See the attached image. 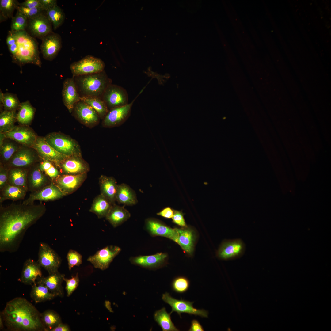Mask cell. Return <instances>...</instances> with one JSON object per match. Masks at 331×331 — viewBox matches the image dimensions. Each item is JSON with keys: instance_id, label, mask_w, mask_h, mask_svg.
Returning a JSON list of instances; mask_svg holds the SVG:
<instances>
[{"instance_id": "6da1fadb", "label": "cell", "mask_w": 331, "mask_h": 331, "mask_svg": "<svg viewBox=\"0 0 331 331\" xmlns=\"http://www.w3.org/2000/svg\"><path fill=\"white\" fill-rule=\"evenodd\" d=\"M46 206L41 204L12 203L0 208V251H17L27 230L45 214Z\"/></svg>"}, {"instance_id": "7a4b0ae2", "label": "cell", "mask_w": 331, "mask_h": 331, "mask_svg": "<svg viewBox=\"0 0 331 331\" xmlns=\"http://www.w3.org/2000/svg\"><path fill=\"white\" fill-rule=\"evenodd\" d=\"M1 314L5 326L10 330L44 331L41 313L24 298L16 297L7 302Z\"/></svg>"}, {"instance_id": "3957f363", "label": "cell", "mask_w": 331, "mask_h": 331, "mask_svg": "<svg viewBox=\"0 0 331 331\" xmlns=\"http://www.w3.org/2000/svg\"><path fill=\"white\" fill-rule=\"evenodd\" d=\"M80 98H101L107 87L112 83L105 71L98 73L73 77Z\"/></svg>"}, {"instance_id": "277c9868", "label": "cell", "mask_w": 331, "mask_h": 331, "mask_svg": "<svg viewBox=\"0 0 331 331\" xmlns=\"http://www.w3.org/2000/svg\"><path fill=\"white\" fill-rule=\"evenodd\" d=\"M46 141L58 152L68 157L81 156L80 146L75 140L57 133H51L44 138Z\"/></svg>"}, {"instance_id": "5b68a950", "label": "cell", "mask_w": 331, "mask_h": 331, "mask_svg": "<svg viewBox=\"0 0 331 331\" xmlns=\"http://www.w3.org/2000/svg\"><path fill=\"white\" fill-rule=\"evenodd\" d=\"M105 64L100 59L88 55L72 63L70 69L73 77L93 74L104 70Z\"/></svg>"}, {"instance_id": "8992f818", "label": "cell", "mask_w": 331, "mask_h": 331, "mask_svg": "<svg viewBox=\"0 0 331 331\" xmlns=\"http://www.w3.org/2000/svg\"><path fill=\"white\" fill-rule=\"evenodd\" d=\"M37 262L50 274L58 271L61 259L48 244L41 242L39 245Z\"/></svg>"}, {"instance_id": "52a82bcc", "label": "cell", "mask_w": 331, "mask_h": 331, "mask_svg": "<svg viewBox=\"0 0 331 331\" xmlns=\"http://www.w3.org/2000/svg\"><path fill=\"white\" fill-rule=\"evenodd\" d=\"M162 299L171 307L172 310L170 314L175 312L181 317V314L185 313L191 315L199 316L202 317L207 318L208 313L204 309H198L193 307V302H191L181 299H175L166 292L162 295Z\"/></svg>"}, {"instance_id": "ba28073f", "label": "cell", "mask_w": 331, "mask_h": 331, "mask_svg": "<svg viewBox=\"0 0 331 331\" xmlns=\"http://www.w3.org/2000/svg\"><path fill=\"white\" fill-rule=\"evenodd\" d=\"M109 110L126 105L128 103V95L126 90L118 85L110 84L101 97Z\"/></svg>"}, {"instance_id": "9c48e42d", "label": "cell", "mask_w": 331, "mask_h": 331, "mask_svg": "<svg viewBox=\"0 0 331 331\" xmlns=\"http://www.w3.org/2000/svg\"><path fill=\"white\" fill-rule=\"evenodd\" d=\"M17 40L19 41L23 46L17 43L18 51L17 53L13 56L14 61L20 65L27 63H32L39 67L41 66V62L38 53L34 48H28L29 43H26L27 38L17 37L12 32Z\"/></svg>"}, {"instance_id": "30bf717a", "label": "cell", "mask_w": 331, "mask_h": 331, "mask_svg": "<svg viewBox=\"0 0 331 331\" xmlns=\"http://www.w3.org/2000/svg\"><path fill=\"white\" fill-rule=\"evenodd\" d=\"M143 90V89L131 103L110 110L103 119V126L107 127H113L120 125L125 122L130 116L134 102Z\"/></svg>"}, {"instance_id": "8fae6325", "label": "cell", "mask_w": 331, "mask_h": 331, "mask_svg": "<svg viewBox=\"0 0 331 331\" xmlns=\"http://www.w3.org/2000/svg\"><path fill=\"white\" fill-rule=\"evenodd\" d=\"M120 251V248L118 246H107L97 251L94 255L90 256L87 260L95 268L104 270L108 268L111 263Z\"/></svg>"}, {"instance_id": "7c38bea8", "label": "cell", "mask_w": 331, "mask_h": 331, "mask_svg": "<svg viewBox=\"0 0 331 331\" xmlns=\"http://www.w3.org/2000/svg\"><path fill=\"white\" fill-rule=\"evenodd\" d=\"M87 173L72 175H60L53 182L64 196L71 194L78 189L86 179Z\"/></svg>"}, {"instance_id": "4fadbf2b", "label": "cell", "mask_w": 331, "mask_h": 331, "mask_svg": "<svg viewBox=\"0 0 331 331\" xmlns=\"http://www.w3.org/2000/svg\"><path fill=\"white\" fill-rule=\"evenodd\" d=\"M39 155L44 160L49 161L59 166L68 156L55 150L45 140L44 138H37L32 145Z\"/></svg>"}, {"instance_id": "5bb4252c", "label": "cell", "mask_w": 331, "mask_h": 331, "mask_svg": "<svg viewBox=\"0 0 331 331\" xmlns=\"http://www.w3.org/2000/svg\"><path fill=\"white\" fill-rule=\"evenodd\" d=\"M64 195L54 183L50 184L36 191L32 192L29 197L22 203L26 204H33L36 200L47 201L56 200L62 198Z\"/></svg>"}, {"instance_id": "9a60e30c", "label": "cell", "mask_w": 331, "mask_h": 331, "mask_svg": "<svg viewBox=\"0 0 331 331\" xmlns=\"http://www.w3.org/2000/svg\"><path fill=\"white\" fill-rule=\"evenodd\" d=\"M41 39L40 48L43 58L48 60H52L57 56L62 47L60 36L52 32Z\"/></svg>"}, {"instance_id": "2e32d148", "label": "cell", "mask_w": 331, "mask_h": 331, "mask_svg": "<svg viewBox=\"0 0 331 331\" xmlns=\"http://www.w3.org/2000/svg\"><path fill=\"white\" fill-rule=\"evenodd\" d=\"M51 25L46 14L44 13L28 20L27 26L33 36L42 39L53 32Z\"/></svg>"}, {"instance_id": "e0dca14e", "label": "cell", "mask_w": 331, "mask_h": 331, "mask_svg": "<svg viewBox=\"0 0 331 331\" xmlns=\"http://www.w3.org/2000/svg\"><path fill=\"white\" fill-rule=\"evenodd\" d=\"M73 112L77 119L87 125L97 124L100 118L98 113L93 108L81 100L74 105Z\"/></svg>"}, {"instance_id": "ac0fdd59", "label": "cell", "mask_w": 331, "mask_h": 331, "mask_svg": "<svg viewBox=\"0 0 331 331\" xmlns=\"http://www.w3.org/2000/svg\"><path fill=\"white\" fill-rule=\"evenodd\" d=\"M244 250L245 245L241 240H226L221 244L217 252V255L223 260L234 259L241 256Z\"/></svg>"}, {"instance_id": "d6986e66", "label": "cell", "mask_w": 331, "mask_h": 331, "mask_svg": "<svg viewBox=\"0 0 331 331\" xmlns=\"http://www.w3.org/2000/svg\"><path fill=\"white\" fill-rule=\"evenodd\" d=\"M59 166L65 174H81L87 173L89 169L88 164L80 156L68 157L60 163Z\"/></svg>"}, {"instance_id": "ffe728a7", "label": "cell", "mask_w": 331, "mask_h": 331, "mask_svg": "<svg viewBox=\"0 0 331 331\" xmlns=\"http://www.w3.org/2000/svg\"><path fill=\"white\" fill-rule=\"evenodd\" d=\"M62 93L63 104L71 113L74 105L81 100L73 77L64 81Z\"/></svg>"}, {"instance_id": "44dd1931", "label": "cell", "mask_w": 331, "mask_h": 331, "mask_svg": "<svg viewBox=\"0 0 331 331\" xmlns=\"http://www.w3.org/2000/svg\"><path fill=\"white\" fill-rule=\"evenodd\" d=\"M65 275L60 273L58 271L50 274L46 277L42 276L38 277L36 283H41L45 286L56 297H63L64 295L62 282L65 278Z\"/></svg>"}, {"instance_id": "7402d4cb", "label": "cell", "mask_w": 331, "mask_h": 331, "mask_svg": "<svg viewBox=\"0 0 331 331\" xmlns=\"http://www.w3.org/2000/svg\"><path fill=\"white\" fill-rule=\"evenodd\" d=\"M6 138L26 146L32 145L37 137L35 133L26 127L17 126L4 133Z\"/></svg>"}, {"instance_id": "603a6c76", "label": "cell", "mask_w": 331, "mask_h": 331, "mask_svg": "<svg viewBox=\"0 0 331 331\" xmlns=\"http://www.w3.org/2000/svg\"><path fill=\"white\" fill-rule=\"evenodd\" d=\"M41 267L37 262L29 259L24 262L21 273L20 281L26 285L36 283V280L42 276Z\"/></svg>"}, {"instance_id": "cb8c5ba5", "label": "cell", "mask_w": 331, "mask_h": 331, "mask_svg": "<svg viewBox=\"0 0 331 331\" xmlns=\"http://www.w3.org/2000/svg\"><path fill=\"white\" fill-rule=\"evenodd\" d=\"M48 178L38 167L32 168L28 173V190L32 192L38 191L50 184Z\"/></svg>"}, {"instance_id": "d4e9b609", "label": "cell", "mask_w": 331, "mask_h": 331, "mask_svg": "<svg viewBox=\"0 0 331 331\" xmlns=\"http://www.w3.org/2000/svg\"><path fill=\"white\" fill-rule=\"evenodd\" d=\"M36 160V156L32 151L23 148L15 152L8 161V165L11 168H24L31 166Z\"/></svg>"}, {"instance_id": "484cf974", "label": "cell", "mask_w": 331, "mask_h": 331, "mask_svg": "<svg viewBox=\"0 0 331 331\" xmlns=\"http://www.w3.org/2000/svg\"><path fill=\"white\" fill-rule=\"evenodd\" d=\"M177 234L176 243L188 255L192 254L194 248L196 235L194 230L188 227L175 228Z\"/></svg>"}, {"instance_id": "4316f807", "label": "cell", "mask_w": 331, "mask_h": 331, "mask_svg": "<svg viewBox=\"0 0 331 331\" xmlns=\"http://www.w3.org/2000/svg\"><path fill=\"white\" fill-rule=\"evenodd\" d=\"M146 226L147 229L152 235L165 237L176 243L177 234L175 228H171L153 219L148 220Z\"/></svg>"}, {"instance_id": "83f0119b", "label": "cell", "mask_w": 331, "mask_h": 331, "mask_svg": "<svg viewBox=\"0 0 331 331\" xmlns=\"http://www.w3.org/2000/svg\"><path fill=\"white\" fill-rule=\"evenodd\" d=\"M101 194L113 205L115 204L118 185L112 177L101 175L99 178Z\"/></svg>"}, {"instance_id": "f1b7e54d", "label": "cell", "mask_w": 331, "mask_h": 331, "mask_svg": "<svg viewBox=\"0 0 331 331\" xmlns=\"http://www.w3.org/2000/svg\"><path fill=\"white\" fill-rule=\"evenodd\" d=\"M130 217V213L124 207L115 204L112 205L105 218L115 227L126 221Z\"/></svg>"}, {"instance_id": "f546056e", "label": "cell", "mask_w": 331, "mask_h": 331, "mask_svg": "<svg viewBox=\"0 0 331 331\" xmlns=\"http://www.w3.org/2000/svg\"><path fill=\"white\" fill-rule=\"evenodd\" d=\"M167 255L162 253L155 254L139 256L134 258L132 261L135 264L147 268H155L162 264L167 257Z\"/></svg>"}, {"instance_id": "4dcf8cb0", "label": "cell", "mask_w": 331, "mask_h": 331, "mask_svg": "<svg viewBox=\"0 0 331 331\" xmlns=\"http://www.w3.org/2000/svg\"><path fill=\"white\" fill-rule=\"evenodd\" d=\"M28 173L24 168H11L8 170V183L28 190Z\"/></svg>"}, {"instance_id": "1f68e13d", "label": "cell", "mask_w": 331, "mask_h": 331, "mask_svg": "<svg viewBox=\"0 0 331 331\" xmlns=\"http://www.w3.org/2000/svg\"><path fill=\"white\" fill-rule=\"evenodd\" d=\"M112 205L106 198L100 194L94 199L89 211L95 214L99 218L105 217Z\"/></svg>"}, {"instance_id": "d6a6232c", "label": "cell", "mask_w": 331, "mask_h": 331, "mask_svg": "<svg viewBox=\"0 0 331 331\" xmlns=\"http://www.w3.org/2000/svg\"><path fill=\"white\" fill-rule=\"evenodd\" d=\"M28 190L24 188L13 186L7 183L1 191L0 202L7 199L13 201L23 199Z\"/></svg>"}, {"instance_id": "836d02e7", "label": "cell", "mask_w": 331, "mask_h": 331, "mask_svg": "<svg viewBox=\"0 0 331 331\" xmlns=\"http://www.w3.org/2000/svg\"><path fill=\"white\" fill-rule=\"evenodd\" d=\"M30 295L36 303L51 300L56 297L45 286L36 282L32 285Z\"/></svg>"}, {"instance_id": "e575fe53", "label": "cell", "mask_w": 331, "mask_h": 331, "mask_svg": "<svg viewBox=\"0 0 331 331\" xmlns=\"http://www.w3.org/2000/svg\"><path fill=\"white\" fill-rule=\"evenodd\" d=\"M116 200L119 203L128 205H134L137 201L134 192L124 184L117 185Z\"/></svg>"}, {"instance_id": "d590c367", "label": "cell", "mask_w": 331, "mask_h": 331, "mask_svg": "<svg viewBox=\"0 0 331 331\" xmlns=\"http://www.w3.org/2000/svg\"><path fill=\"white\" fill-rule=\"evenodd\" d=\"M170 314V313L167 312L165 308L163 307L155 312L154 318L156 321L161 327L162 331H179L172 321Z\"/></svg>"}, {"instance_id": "8d00e7d4", "label": "cell", "mask_w": 331, "mask_h": 331, "mask_svg": "<svg viewBox=\"0 0 331 331\" xmlns=\"http://www.w3.org/2000/svg\"><path fill=\"white\" fill-rule=\"evenodd\" d=\"M17 114V120L23 124H28L32 121L34 117L35 109L29 101H27L21 103Z\"/></svg>"}, {"instance_id": "74e56055", "label": "cell", "mask_w": 331, "mask_h": 331, "mask_svg": "<svg viewBox=\"0 0 331 331\" xmlns=\"http://www.w3.org/2000/svg\"><path fill=\"white\" fill-rule=\"evenodd\" d=\"M80 99L93 108L97 112L101 119H103L109 111L106 104L101 98L88 97H82L80 98Z\"/></svg>"}, {"instance_id": "f35d334b", "label": "cell", "mask_w": 331, "mask_h": 331, "mask_svg": "<svg viewBox=\"0 0 331 331\" xmlns=\"http://www.w3.org/2000/svg\"><path fill=\"white\" fill-rule=\"evenodd\" d=\"M15 111L4 110L0 114V133H4L13 129L17 120Z\"/></svg>"}, {"instance_id": "ab89813d", "label": "cell", "mask_w": 331, "mask_h": 331, "mask_svg": "<svg viewBox=\"0 0 331 331\" xmlns=\"http://www.w3.org/2000/svg\"><path fill=\"white\" fill-rule=\"evenodd\" d=\"M44 331H50L59 323L62 322L60 316L56 312L48 310L40 314Z\"/></svg>"}, {"instance_id": "60d3db41", "label": "cell", "mask_w": 331, "mask_h": 331, "mask_svg": "<svg viewBox=\"0 0 331 331\" xmlns=\"http://www.w3.org/2000/svg\"><path fill=\"white\" fill-rule=\"evenodd\" d=\"M0 100L5 110L16 111L19 109L21 104L16 94L10 93H3L1 90Z\"/></svg>"}, {"instance_id": "b9f144b4", "label": "cell", "mask_w": 331, "mask_h": 331, "mask_svg": "<svg viewBox=\"0 0 331 331\" xmlns=\"http://www.w3.org/2000/svg\"><path fill=\"white\" fill-rule=\"evenodd\" d=\"M46 14L53 25L54 30L60 26L65 19V15L63 11L57 5L46 11Z\"/></svg>"}, {"instance_id": "7bdbcfd3", "label": "cell", "mask_w": 331, "mask_h": 331, "mask_svg": "<svg viewBox=\"0 0 331 331\" xmlns=\"http://www.w3.org/2000/svg\"><path fill=\"white\" fill-rule=\"evenodd\" d=\"M19 2L15 0L0 1V21L8 18H12L13 13Z\"/></svg>"}, {"instance_id": "ee69618b", "label": "cell", "mask_w": 331, "mask_h": 331, "mask_svg": "<svg viewBox=\"0 0 331 331\" xmlns=\"http://www.w3.org/2000/svg\"><path fill=\"white\" fill-rule=\"evenodd\" d=\"M17 146L13 142L11 141L3 142L0 146L1 155L3 161L8 162L17 151Z\"/></svg>"}, {"instance_id": "f6af8a7d", "label": "cell", "mask_w": 331, "mask_h": 331, "mask_svg": "<svg viewBox=\"0 0 331 331\" xmlns=\"http://www.w3.org/2000/svg\"><path fill=\"white\" fill-rule=\"evenodd\" d=\"M28 19L22 14L17 11L12 18L11 28V32H17L24 31L27 26Z\"/></svg>"}, {"instance_id": "bcb514c9", "label": "cell", "mask_w": 331, "mask_h": 331, "mask_svg": "<svg viewBox=\"0 0 331 331\" xmlns=\"http://www.w3.org/2000/svg\"><path fill=\"white\" fill-rule=\"evenodd\" d=\"M190 282L184 276H179L173 280L172 283L173 289L179 293L185 292L189 288Z\"/></svg>"}, {"instance_id": "7dc6e473", "label": "cell", "mask_w": 331, "mask_h": 331, "mask_svg": "<svg viewBox=\"0 0 331 331\" xmlns=\"http://www.w3.org/2000/svg\"><path fill=\"white\" fill-rule=\"evenodd\" d=\"M67 258L70 270L74 266H79L82 263V255L75 250H70L67 253Z\"/></svg>"}, {"instance_id": "c3c4849f", "label": "cell", "mask_w": 331, "mask_h": 331, "mask_svg": "<svg viewBox=\"0 0 331 331\" xmlns=\"http://www.w3.org/2000/svg\"><path fill=\"white\" fill-rule=\"evenodd\" d=\"M16 9L17 11L22 14L28 20L44 14V11H45L42 8H35L30 9L20 6L18 5Z\"/></svg>"}, {"instance_id": "681fc988", "label": "cell", "mask_w": 331, "mask_h": 331, "mask_svg": "<svg viewBox=\"0 0 331 331\" xmlns=\"http://www.w3.org/2000/svg\"><path fill=\"white\" fill-rule=\"evenodd\" d=\"M64 280L66 282L65 288L67 295V297H69L72 294L79 285V279L78 273H77L74 276H72L70 279H67L65 277Z\"/></svg>"}, {"instance_id": "f907efd6", "label": "cell", "mask_w": 331, "mask_h": 331, "mask_svg": "<svg viewBox=\"0 0 331 331\" xmlns=\"http://www.w3.org/2000/svg\"><path fill=\"white\" fill-rule=\"evenodd\" d=\"M172 219L173 223L176 224L183 228L187 227L184 217L183 214L181 212L174 210Z\"/></svg>"}, {"instance_id": "816d5d0a", "label": "cell", "mask_w": 331, "mask_h": 331, "mask_svg": "<svg viewBox=\"0 0 331 331\" xmlns=\"http://www.w3.org/2000/svg\"><path fill=\"white\" fill-rule=\"evenodd\" d=\"M8 170L6 167H0V190L1 191L8 183Z\"/></svg>"}, {"instance_id": "f5cc1de1", "label": "cell", "mask_w": 331, "mask_h": 331, "mask_svg": "<svg viewBox=\"0 0 331 331\" xmlns=\"http://www.w3.org/2000/svg\"><path fill=\"white\" fill-rule=\"evenodd\" d=\"M18 5L30 9L35 8H42L39 0H26L21 3H19Z\"/></svg>"}, {"instance_id": "db71d44e", "label": "cell", "mask_w": 331, "mask_h": 331, "mask_svg": "<svg viewBox=\"0 0 331 331\" xmlns=\"http://www.w3.org/2000/svg\"><path fill=\"white\" fill-rule=\"evenodd\" d=\"M42 8L45 12L57 5L55 0H39Z\"/></svg>"}, {"instance_id": "11a10c76", "label": "cell", "mask_w": 331, "mask_h": 331, "mask_svg": "<svg viewBox=\"0 0 331 331\" xmlns=\"http://www.w3.org/2000/svg\"><path fill=\"white\" fill-rule=\"evenodd\" d=\"M45 174L50 177L52 180L54 179L60 175V173L58 170L53 165L49 169L46 170Z\"/></svg>"}, {"instance_id": "9f6ffc18", "label": "cell", "mask_w": 331, "mask_h": 331, "mask_svg": "<svg viewBox=\"0 0 331 331\" xmlns=\"http://www.w3.org/2000/svg\"><path fill=\"white\" fill-rule=\"evenodd\" d=\"M174 210L169 207L165 208L157 215L168 219L172 218L173 215Z\"/></svg>"}, {"instance_id": "6f0895ef", "label": "cell", "mask_w": 331, "mask_h": 331, "mask_svg": "<svg viewBox=\"0 0 331 331\" xmlns=\"http://www.w3.org/2000/svg\"><path fill=\"white\" fill-rule=\"evenodd\" d=\"M189 331H204V329L199 322L196 320L194 319L191 322Z\"/></svg>"}, {"instance_id": "680465c9", "label": "cell", "mask_w": 331, "mask_h": 331, "mask_svg": "<svg viewBox=\"0 0 331 331\" xmlns=\"http://www.w3.org/2000/svg\"><path fill=\"white\" fill-rule=\"evenodd\" d=\"M70 327L67 325L61 322L52 329L50 331H70Z\"/></svg>"}, {"instance_id": "91938a15", "label": "cell", "mask_w": 331, "mask_h": 331, "mask_svg": "<svg viewBox=\"0 0 331 331\" xmlns=\"http://www.w3.org/2000/svg\"><path fill=\"white\" fill-rule=\"evenodd\" d=\"M53 165L50 161L48 160H44L39 166V167L40 170L45 172L46 170L49 169Z\"/></svg>"}, {"instance_id": "94428289", "label": "cell", "mask_w": 331, "mask_h": 331, "mask_svg": "<svg viewBox=\"0 0 331 331\" xmlns=\"http://www.w3.org/2000/svg\"><path fill=\"white\" fill-rule=\"evenodd\" d=\"M7 36L6 40V43L8 47L16 43V39L12 32Z\"/></svg>"}, {"instance_id": "6125c7cd", "label": "cell", "mask_w": 331, "mask_h": 331, "mask_svg": "<svg viewBox=\"0 0 331 331\" xmlns=\"http://www.w3.org/2000/svg\"><path fill=\"white\" fill-rule=\"evenodd\" d=\"M9 51L12 54L13 56L18 51V46L17 43L8 47Z\"/></svg>"}, {"instance_id": "be15d7a7", "label": "cell", "mask_w": 331, "mask_h": 331, "mask_svg": "<svg viewBox=\"0 0 331 331\" xmlns=\"http://www.w3.org/2000/svg\"><path fill=\"white\" fill-rule=\"evenodd\" d=\"M5 137H6L5 136V135L4 133H0V146H1L2 145V143H3L4 142H3V140L4 139V138H5Z\"/></svg>"}, {"instance_id": "e7e4bbea", "label": "cell", "mask_w": 331, "mask_h": 331, "mask_svg": "<svg viewBox=\"0 0 331 331\" xmlns=\"http://www.w3.org/2000/svg\"><path fill=\"white\" fill-rule=\"evenodd\" d=\"M3 321L2 318L0 315V330L2 329L3 327Z\"/></svg>"}]
</instances>
